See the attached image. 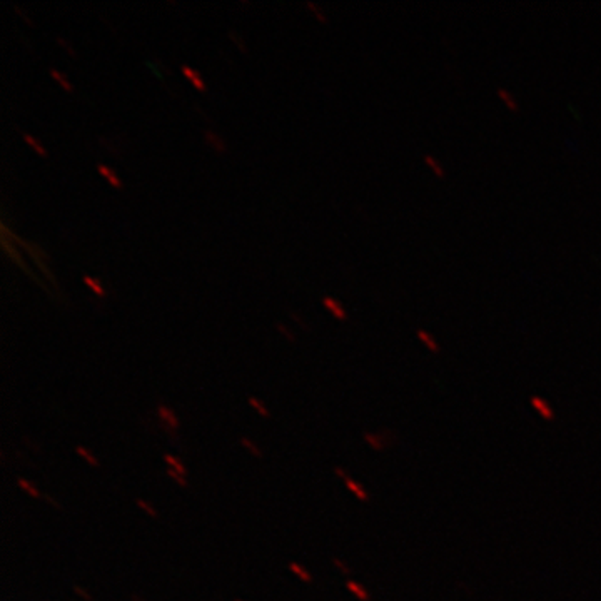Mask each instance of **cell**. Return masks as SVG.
<instances>
[{"label": "cell", "instance_id": "4fadbf2b", "mask_svg": "<svg viewBox=\"0 0 601 601\" xmlns=\"http://www.w3.org/2000/svg\"><path fill=\"white\" fill-rule=\"evenodd\" d=\"M307 7H309V9H311V10H314V14H316V17H317V19H319V20H323V22H326V17L323 15V10H319V9L316 7V5H314V4H312V2H307Z\"/></svg>", "mask_w": 601, "mask_h": 601}, {"label": "cell", "instance_id": "7a4b0ae2", "mask_svg": "<svg viewBox=\"0 0 601 601\" xmlns=\"http://www.w3.org/2000/svg\"><path fill=\"white\" fill-rule=\"evenodd\" d=\"M498 97H500V99L505 102V105L509 109V111H513V112H518L519 111V107H518V102H516V99H514L513 97V94L509 92V90H506V89H503V87H498Z\"/></svg>", "mask_w": 601, "mask_h": 601}, {"label": "cell", "instance_id": "6da1fadb", "mask_svg": "<svg viewBox=\"0 0 601 601\" xmlns=\"http://www.w3.org/2000/svg\"><path fill=\"white\" fill-rule=\"evenodd\" d=\"M323 304H324L326 309H328V311L333 312L336 317L344 319V317L347 316L344 306H342L341 302L337 301L336 297H333V296H324V297H323Z\"/></svg>", "mask_w": 601, "mask_h": 601}, {"label": "cell", "instance_id": "9c48e42d", "mask_svg": "<svg viewBox=\"0 0 601 601\" xmlns=\"http://www.w3.org/2000/svg\"><path fill=\"white\" fill-rule=\"evenodd\" d=\"M50 76H52L54 79H57V82H59L65 90H72V85L68 84V80H67L64 76H62V74H60L59 70H55V68H50Z\"/></svg>", "mask_w": 601, "mask_h": 601}, {"label": "cell", "instance_id": "8fae6325", "mask_svg": "<svg viewBox=\"0 0 601 601\" xmlns=\"http://www.w3.org/2000/svg\"><path fill=\"white\" fill-rule=\"evenodd\" d=\"M22 137H24V139H25L33 149H36V151H37L39 154H45V149L42 147V144H40V142H37L36 139H33V137H32L30 134H25V132H24V134H22Z\"/></svg>", "mask_w": 601, "mask_h": 601}, {"label": "cell", "instance_id": "7c38bea8", "mask_svg": "<svg viewBox=\"0 0 601 601\" xmlns=\"http://www.w3.org/2000/svg\"><path fill=\"white\" fill-rule=\"evenodd\" d=\"M347 586H349V588H351V591H354V593H356V594H358V596H359L361 599H363V601H368V598H369V596H368V593H366V591H364V589H363V588H361V586H358V585H356V583H349V585H347Z\"/></svg>", "mask_w": 601, "mask_h": 601}, {"label": "cell", "instance_id": "5b68a950", "mask_svg": "<svg viewBox=\"0 0 601 601\" xmlns=\"http://www.w3.org/2000/svg\"><path fill=\"white\" fill-rule=\"evenodd\" d=\"M182 72H184V76L191 80V82L196 85V87L199 89V90H204L205 89V85H204V80L200 79V76L199 74L196 72V70H192L191 67L189 65H182Z\"/></svg>", "mask_w": 601, "mask_h": 601}, {"label": "cell", "instance_id": "30bf717a", "mask_svg": "<svg viewBox=\"0 0 601 601\" xmlns=\"http://www.w3.org/2000/svg\"><path fill=\"white\" fill-rule=\"evenodd\" d=\"M205 139H207L213 146H216V149H217L219 152L224 151V144H222V142H221L219 139H217V135H214L213 132H210V130H205Z\"/></svg>", "mask_w": 601, "mask_h": 601}, {"label": "cell", "instance_id": "52a82bcc", "mask_svg": "<svg viewBox=\"0 0 601 601\" xmlns=\"http://www.w3.org/2000/svg\"><path fill=\"white\" fill-rule=\"evenodd\" d=\"M425 162H426V165H429V167L433 169V172L438 177H444V167L436 157H433L431 154H428V156H425Z\"/></svg>", "mask_w": 601, "mask_h": 601}, {"label": "cell", "instance_id": "3957f363", "mask_svg": "<svg viewBox=\"0 0 601 601\" xmlns=\"http://www.w3.org/2000/svg\"><path fill=\"white\" fill-rule=\"evenodd\" d=\"M417 339H419L422 344H425L429 351H433V352H439V346H438V342L434 341V337L431 336L428 333V331H425V329H417Z\"/></svg>", "mask_w": 601, "mask_h": 601}, {"label": "cell", "instance_id": "ba28073f", "mask_svg": "<svg viewBox=\"0 0 601 601\" xmlns=\"http://www.w3.org/2000/svg\"><path fill=\"white\" fill-rule=\"evenodd\" d=\"M82 279H84V282L89 286V288H92L95 291V294H99V296L104 294V289H102V286L99 284V280H97V279L90 277V276H84Z\"/></svg>", "mask_w": 601, "mask_h": 601}, {"label": "cell", "instance_id": "8992f818", "mask_svg": "<svg viewBox=\"0 0 601 601\" xmlns=\"http://www.w3.org/2000/svg\"><path fill=\"white\" fill-rule=\"evenodd\" d=\"M97 169H99V172L102 174L105 177V179H109L111 181V184H114V186H117V187H120L122 186V182H120V179L119 177L114 174V170L109 167V165H105V164H97Z\"/></svg>", "mask_w": 601, "mask_h": 601}, {"label": "cell", "instance_id": "277c9868", "mask_svg": "<svg viewBox=\"0 0 601 601\" xmlns=\"http://www.w3.org/2000/svg\"><path fill=\"white\" fill-rule=\"evenodd\" d=\"M531 404H533L535 408L540 411L541 416L545 417V419H553V417H554L551 408H549L546 401H543L541 398H531Z\"/></svg>", "mask_w": 601, "mask_h": 601}]
</instances>
